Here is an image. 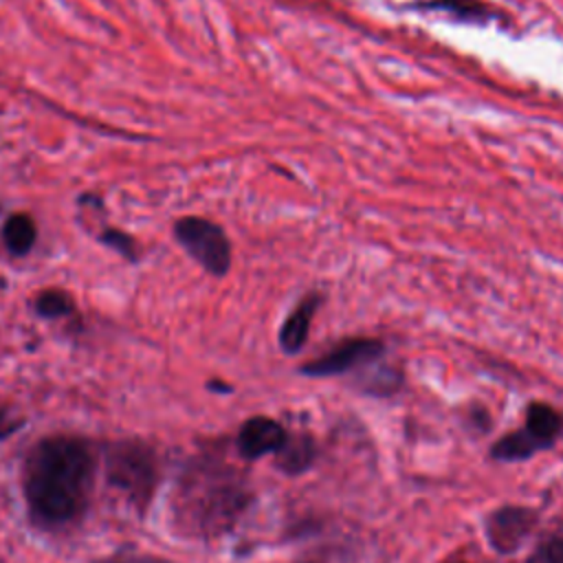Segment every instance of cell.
<instances>
[{
    "instance_id": "2",
    "label": "cell",
    "mask_w": 563,
    "mask_h": 563,
    "mask_svg": "<svg viewBox=\"0 0 563 563\" xmlns=\"http://www.w3.org/2000/svg\"><path fill=\"white\" fill-rule=\"evenodd\" d=\"M249 501L242 479L227 468H198L180 490L183 523L196 534L227 530Z\"/></svg>"
},
{
    "instance_id": "18",
    "label": "cell",
    "mask_w": 563,
    "mask_h": 563,
    "mask_svg": "<svg viewBox=\"0 0 563 563\" xmlns=\"http://www.w3.org/2000/svg\"><path fill=\"white\" fill-rule=\"evenodd\" d=\"M20 422H15L13 418H9L4 411H0V438H4L7 433H11Z\"/></svg>"
},
{
    "instance_id": "16",
    "label": "cell",
    "mask_w": 563,
    "mask_h": 563,
    "mask_svg": "<svg viewBox=\"0 0 563 563\" xmlns=\"http://www.w3.org/2000/svg\"><path fill=\"white\" fill-rule=\"evenodd\" d=\"M99 240H101L106 246H110L112 251H117L121 257H125V260H136L139 249H136V242H134L132 235H128V233H123V231H119V229H106Z\"/></svg>"
},
{
    "instance_id": "8",
    "label": "cell",
    "mask_w": 563,
    "mask_h": 563,
    "mask_svg": "<svg viewBox=\"0 0 563 563\" xmlns=\"http://www.w3.org/2000/svg\"><path fill=\"white\" fill-rule=\"evenodd\" d=\"M319 303H321V297L317 292H310L286 317V321L282 323V330H279V345H282L284 352L297 354L303 347V343L308 339V332H310L312 317H314Z\"/></svg>"
},
{
    "instance_id": "7",
    "label": "cell",
    "mask_w": 563,
    "mask_h": 563,
    "mask_svg": "<svg viewBox=\"0 0 563 563\" xmlns=\"http://www.w3.org/2000/svg\"><path fill=\"white\" fill-rule=\"evenodd\" d=\"M286 429L266 416L249 418L238 433V451L246 460H257L266 453H277L286 440Z\"/></svg>"
},
{
    "instance_id": "6",
    "label": "cell",
    "mask_w": 563,
    "mask_h": 563,
    "mask_svg": "<svg viewBox=\"0 0 563 563\" xmlns=\"http://www.w3.org/2000/svg\"><path fill=\"white\" fill-rule=\"evenodd\" d=\"M534 526L537 512L532 508L504 506L486 519V539L493 550L501 554H512L528 541Z\"/></svg>"
},
{
    "instance_id": "3",
    "label": "cell",
    "mask_w": 563,
    "mask_h": 563,
    "mask_svg": "<svg viewBox=\"0 0 563 563\" xmlns=\"http://www.w3.org/2000/svg\"><path fill=\"white\" fill-rule=\"evenodd\" d=\"M106 475L130 504L145 506L156 486V460L145 444L119 442L106 457Z\"/></svg>"
},
{
    "instance_id": "15",
    "label": "cell",
    "mask_w": 563,
    "mask_h": 563,
    "mask_svg": "<svg viewBox=\"0 0 563 563\" xmlns=\"http://www.w3.org/2000/svg\"><path fill=\"white\" fill-rule=\"evenodd\" d=\"M526 563H563V528L548 534Z\"/></svg>"
},
{
    "instance_id": "11",
    "label": "cell",
    "mask_w": 563,
    "mask_h": 563,
    "mask_svg": "<svg viewBox=\"0 0 563 563\" xmlns=\"http://www.w3.org/2000/svg\"><path fill=\"white\" fill-rule=\"evenodd\" d=\"M526 429L550 449L563 431V416L545 402H532L526 411Z\"/></svg>"
},
{
    "instance_id": "5",
    "label": "cell",
    "mask_w": 563,
    "mask_h": 563,
    "mask_svg": "<svg viewBox=\"0 0 563 563\" xmlns=\"http://www.w3.org/2000/svg\"><path fill=\"white\" fill-rule=\"evenodd\" d=\"M383 350H385V345L378 339H367V336L345 339V341L336 343L332 350H328L325 354L306 363L301 367V372L306 376H314V378L339 376V374L352 372L354 367L376 361L383 354Z\"/></svg>"
},
{
    "instance_id": "4",
    "label": "cell",
    "mask_w": 563,
    "mask_h": 563,
    "mask_svg": "<svg viewBox=\"0 0 563 563\" xmlns=\"http://www.w3.org/2000/svg\"><path fill=\"white\" fill-rule=\"evenodd\" d=\"M174 235L178 244L211 275L222 277L231 266V242L224 229L200 216L176 220Z\"/></svg>"
},
{
    "instance_id": "13",
    "label": "cell",
    "mask_w": 563,
    "mask_h": 563,
    "mask_svg": "<svg viewBox=\"0 0 563 563\" xmlns=\"http://www.w3.org/2000/svg\"><path fill=\"white\" fill-rule=\"evenodd\" d=\"M35 312L46 319L68 317L75 312V301L62 288H46L35 297Z\"/></svg>"
},
{
    "instance_id": "9",
    "label": "cell",
    "mask_w": 563,
    "mask_h": 563,
    "mask_svg": "<svg viewBox=\"0 0 563 563\" xmlns=\"http://www.w3.org/2000/svg\"><path fill=\"white\" fill-rule=\"evenodd\" d=\"M314 460V442L306 433L286 435L284 444L277 451V466L288 475L303 473Z\"/></svg>"
},
{
    "instance_id": "14",
    "label": "cell",
    "mask_w": 563,
    "mask_h": 563,
    "mask_svg": "<svg viewBox=\"0 0 563 563\" xmlns=\"http://www.w3.org/2000/svg\"><path fill=\"white\" fill-rule=\"evenodd\" d=\"M422 7L449 11V13L457 15V18H462V20H468V22L488 20L493 15L490 7L482 4V2H475V0H429Z\"/></svg>"
},
{
    "instance_id": "17",
    "label": "cell",
    "mask_w": 563,
    "mask_h": 563,
    "mask_svg": "<svg viewBox=\"0 0 563 563\" xmlns=\"http://www.w3.org/2000/svg\"><path fill=\"white\" fill-rule=\"evenodd\" d=\"M95 563H176L163 556H154V554H143V552H119L106 559H99Z\"/></svg>"
},
{
    "instance_id": "1",
    "label": "cell",
    "mask_w": 563,
    "mask_h": 563,
    "mask_svg": "<svg viewBox=\"0 0 563 563\" xmlns=\"http://www.w3.org/2000/svg\"><path fill=\"white\" fill-rule=\"evenodd\" d=\"M95 457L79 438L53 435L37 442L24 464V497L33 519L46 526L73 521L86 506Z\"/></svg>"
},
{
    "instance_id": "10",
    "label": "cell",
    "mask_w": 563,
    "mask_h": 563,
    "mask_svg": "<svg viewBox=\"0 0 563 563\" xmlns=\"http://www.w3.org/2000/svg\"><path fill=\"white\" fill-rule=\"evenodd\" d=\"M539 451H545V444L523 427V429L510 431L501 440H497L493 444L490 453L495 460H501V462H519V460L532 457Z\"/></svg>"
},
{
    "instance_id": "12",
    "label": "cell",
    "mask_w": 563,
    "mask_h": 563,
    "mask_svg": "<svg viewBox=\"0 0 563 563\" xmlns=\"http://www.w3.org/2000/svg\"><path fill=\"white\" fill-rule=\"evenodd\" d=\"M37 240V227L29 213H13L2 227V242L13 255H26Z\"/></svg>"
}]
</instances>
